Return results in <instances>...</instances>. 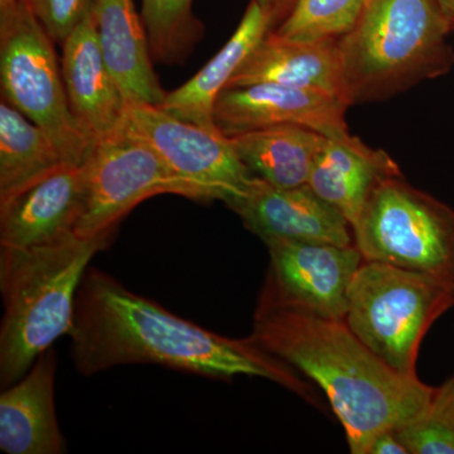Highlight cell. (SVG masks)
<instances>
[{"label":"cell","instance_id":"52a82bcc","mask_svg":"<svg viewBox=\"0 0 454 454\" xmlns=\"http://www.w3.org/2000/svg\"><path fill=\"white\" fill-rule=\"evenodd\" d=\"M3 100L49 134L66 162L83 164L95 143L71 110L55 43L29 3L0 11Z\"/></svg>","mask_w":454,"mask_h":454},{"label":"cell","instance_id":"2e32d148","mask_svg":"<svg viewBox=\"0 0 454 454\" xmlns=\"http://www.w3.org/2000/svg\"><path fill=\"white\" fill-rule=\"evenodd\" d=\"M262 82L317 90L343 98L351 106L339 40L295 41L269 32L226 89Z\"/></svg>","mask_w":454,"mask_h":454},{"label":"cell","instance_id":"9c48e42d","mask_svg":"<svg viewBox=\"0 0 454 454\" xmlns=\"http://www.w3.org/2000/svg\"><path fill=\"white\" fill-rule=\"evenodd\" d=\"M118 130L146 143L173 173L195 190L199 201L230 203L243 196L254 176L220 129L181 121L160 106L127 104Z\"/></svg>","mask_w":454,"mask_h":454},{"label":"cell","instance_id":"3957f363","mask_svg":"<svg viewBox=\"0 0 454 454\" xmlns=\"http://www.w3.org/2000/svg\"><path fill=\"white\" fill-rule=\"evenodd\" d=\"M113 236H68L29 247H0V385L22 379L55 340L70 334L90 262Z\"/></svg>","mask_w":454,"mask_h":454},{"label":"cell","instance_id":"603a6c76","mask_svg":"<svg viewBox=\"0 0 454 454\" xmlns=\"http://www.w3.org/2000/svg\"><path fill=\"white\" fill-rule=\"evenodd\" d=\"M365 4L366 0H298L273 32L295 41L340 40L356 25Z\"/></svg>","mask_w":454,"mask_h":454},{"label":"cell","instance_id":"ffe728a7","mask_svg":"<svg viewBox=\"0 0 454 454\" xmlns=\"http://www.w3.org/2000/svg\"><path fill=\"white\" fill-rule=\"evenodd\" d=\"M239 158L255 177L280 188L309 184L325 137L301 125H276L229 137Z\"/></svg>","mask_w":454,"mask_h":454},{"label":"cell","instance_id":"7402d4cb","mask_svg":"<svg viewBox=\"0 0 454 454\" xmlns=\"http://www.w3.org/2000/svg\"><path fill=\"white\" fill-rule=\"evenodd\" d=\"M193 0H142V20L152 59L164 65L181 64L202 35L192 13Z\"/></svg>","mask_w":454,"mask_h":454},{"label":"cell","instance_id":"484cf974","mask_svg":"<svg viewBox=\"0 0 454 454\" xmlns=\"http://www.w3.org/2000/svg\"><path fill=\"white\" fill-rule=\"evenodd\" d=\"M253 2H255L267 14L271 31H274L291 14L298 0H253Z\"/></svg>","mask_w":454,"mask_h":454},{"label":"cell","instance_id":"e0dca14e","mask_svg":"<svg viewBox=\"0 0 454 454\" xmlns=\"http://www.w3.org/2000/svg\"><path fill=\"white\" fill-rule=\"evenodd\" d=\"M396 176H403L402 170L387 152L373 149L348 133L325 137L309 184L354 226L373 190Z\"/></svg>","mask_w":454,"mask_h":454},{"label":"cell","instance_id":"277c9868","mask_svg":"<svg viewBox=\"0 0 454 454\" xmlns=\"http://www.w3.org/2000/svg\"><path fill=\"white\" fill-rule=\"evenodd\" d=\"M452 28L437 0H366L356 25L339 40L351 106L447 73Z\"/></svg>","mask_w":454,"mask_h":454},{"label":"cell","instance_id":"ac0fdd59","mask_svg":"<svg viewBox=\"0 0 454 454\" xmlns=\"http://www.w3.org/2000/svg\"><path fill=\"white\" fill-rule=\"evenodd\" d=\"M98 43L127 104L160 106L167 92L152 66L145 23L134 0H95Z\"/></svg>","mask_w":454,"mask_h":454},{"label":"cell","instance_id":"30bf717a","mask_svg":"<svg viewBox=\"0 0 454 454\" xmlns=\"http://www.w3.org/2000/svg\"><path fill=\"white\" fill-rule=\"evenodd\" d=\"M264 286L289 306L328 318L345 319L348 293L364 262L356 245L268 239Z\"/></svg>","mask_w":454,"mask_h":454},{"label":"cell","instance_id":"83f0119b","mask_svg":"<svg viewBox=\"0 0 454 454\" xmlns=\"http://www.w3.org/2000/svg\"><path fill=\"white\" fill-rule=\"evenodd\" d=\"M437 3L444 16L450 20V22L454 27V0H437Z\"/></svg>","mask_w":454,"mask_h":454},{"label":"cell","instance_id":"44dd1931","mask_svg":"<svg viewBox=\"0 0 454 454\" xmlns=\"http://www.w3.org/2000/svg\"><path fill=\"white\" fill-rule=\"evenodd\" d=\"M67 163L53 140L25 114L0 104V199Z\"/></svg>","mask_w":454,"mask_h":454},{"label":"cell","instance_id":"7c38bea8","mask_svg":"<svg viewBox=\"0 0 454 454\" xmlns=\"http://www.w3.org/2000/svg\"><path fill=\"white\" fill-rule=\"evenodd\" d=\"M85 191V163H65L2 197L0 247H38L74 235Z\"/></svg>","mask_w":454,"mask_h":454},{"label":"cell","instance_id":"4fadbf2b","mask_svg":"<svg viewBox=\"0 0 454 454\" xmlns=\"http://www.w3.org/2000/svg\"><path fill=\"white\" fill-rule=\"evenodd\" d=\"M227 207L262 241L268 239L354 245L351 223L309 184L280 188L254 176L243 196Z\"/></svg>","mask_w":454,"mask_h":454},{"label":"cell","instance_id":"9a60e30c","mask_svg":"<svg viewBox=\"0 0 454 454\" xmlns=\"http://www.w3.org/2000/svg\"><path fill=\"white\" fill-rule=\"evenodd\" d=\"M57 356L52 348L0 395V450L7 454H64L56 414Z\"/></svg>","mask_w":454,"mask_h":454},{"label":"cell","instance_id":"d6986e66","mask_svg":"<svg viewBox=\"0 0 454 454\" xmlns=\"http://www.w3.org/2000/svg\"><path fill=\"white\" fill-rule=\"evenodd\" d=\"M269 32H271V26L267 14L252 0L225 46L192 79L172 92H167L160 109L205 129H219L214 121L217 98Z\"/></svg>","mask_w":454,"mask_h":454},{"label":"cell","instance_id":"6da1fadb","mask_svg":"<svg viewBox=\"0 0 454 454\" xmlns=\"http://www.w3.org/2000/svg\"><path fill=\"white\" fill-rule=\"evenodd\" d=\"M68 336L74 369L85 376L134 364H153L214 380L253 376L318 405L309 382L253 336L229 339L211 333L98 269L89 268L80 284Z\"/></svg>","mask_w":454,"mask_h":454},{"label":"cell","instance_id":"4316f807","mask_svg":"<svg viewBox=\"0 0 454 454\" xmlns=\"http://www.w3.org/2000/svg\"><path fill=\"white\" fill-rule=\"evenodd\" d=\"M369 454H411L397 437L395 430L382 432L373 439Z\"/></svg>","mask_w":454,"mask_h":454},{"label":"cell","instance_id":"5bb4252c","mask_svg":"<svg viewBox=\"0 0 454 454\" xmlns=\"http://www.w3.org/2000/svg\"><path fill=\"white\" fill-rule=\"evenodd\" d=\"M61 47L62 76L71 110L95 143L119 129L127 101L104 59L94 12Z\"/></svg>","mask_w":454,"mask_h":454},{"label":"cell","instance_id":"d4e9b609","mask_svg":"<svg viewBox=\"0 0 454 454\" xmlns=\"http://www.w3.org/2000/svg\"><path fill=\"white\" fill-rule=\"evenodd\" d=\"M53 43L62 46L83 20L94 12L95 0H28Z\"/></svg>","mask_w":454,"mask_h":454},{"label":"cell","instance_id":"7a4b0ae2","mask_svg":"<svg viewBox=\"0 0 454 454\" xmlns=\"http://www.w3.org/2000/svg\"><path fill=\"white\" fill-rule=\"evenodd\" d=\"M252 336L324 390L352 454H369L373 439L418 417L434 393L419 378L394 372L345 319L289 306L265 286L254 312Z\"/></svg>","mask_w":454,"mask_h":454},{"label":"cell","instance_id":"ba28073f","mask_svg":"<svg viewBox=\"0 0 454 454\" xmlns=\"http://www.w3.org/2000/svg\"><path fill=\"white\" fill-rule=\"evenodd\" d=\"M85 167V200L74 227L79 238L113 236L119 223L151 197L176 195L199 201L195 190L151 146L122 130L97 140Z\"/></svg>","mask_w":454,"mask_h":454},{"label":"cell","instance_id":"8fae6325","mask_svg":"<svg viewBox=\"0 0 454 454\" xmlns=\"http://www.w3.org/2000/svg\"><path fill=\"white\" fill-rule=\"evenodd\" d=\"M349 104L317 90L262 82L223 90L215 103L214 121L226 137L276 125H301L325 137L348 133Z\"/></svg>","mask_w":454,"mask_h":454},{"label":"cell","instance_id":"5b68a950","mask_svg":"<svg viewBox=\"0 0 454 454\" xmlns=\"http://www.w3.org/2000/svg\"><path fill=\"white\" fill-rule=\"evenodd\" d=\"M454 307V288L434 278L364 260L352 280L345 322L394 372L418 378L424 337Z\"/></svg>","mask_w":454,"mask_h":454},{"label":"cell","instance_id":"cb8c5ba5","mask_svg":"<svg viewBox=\"0 0 454 454\" xmlns=\"http://www.w3.org/2000/svg\"><path fill=\"white\" fill-rule=\"evenodd\" d=\"M395 432L411 454H454V375L435 387L422 413Z\"/></svg>","mask_w":454,"mask_h":454},{"label":"cell","instance_id":"8992f818","mask_svg":"<svg viewBox=\"0 0 454 454\" xmlns=\"http://www.w3.org/2000/svg\"><path fill=\"white\" fill-rule=\"evenodd\" d=\"M352 230L364 259L454 288V208L403 176L385 179L373 190Z\"/></svg>","mask_w":454,"mask_h":454},{"label":"cell","instance_id":"f1b7e54d","mask_svg":"<svg viewBox=\"0 0 454 454\" xmlns=\"http://www.w3.org/2000/svg\"><path fill=\"white\" fill-rule=\"evenodd\" d=\"M25 2H28V0H0V11H5V9L16 7V5Z\"/></svg>","mask_w":454,"mask_h":454}]
</instances>
